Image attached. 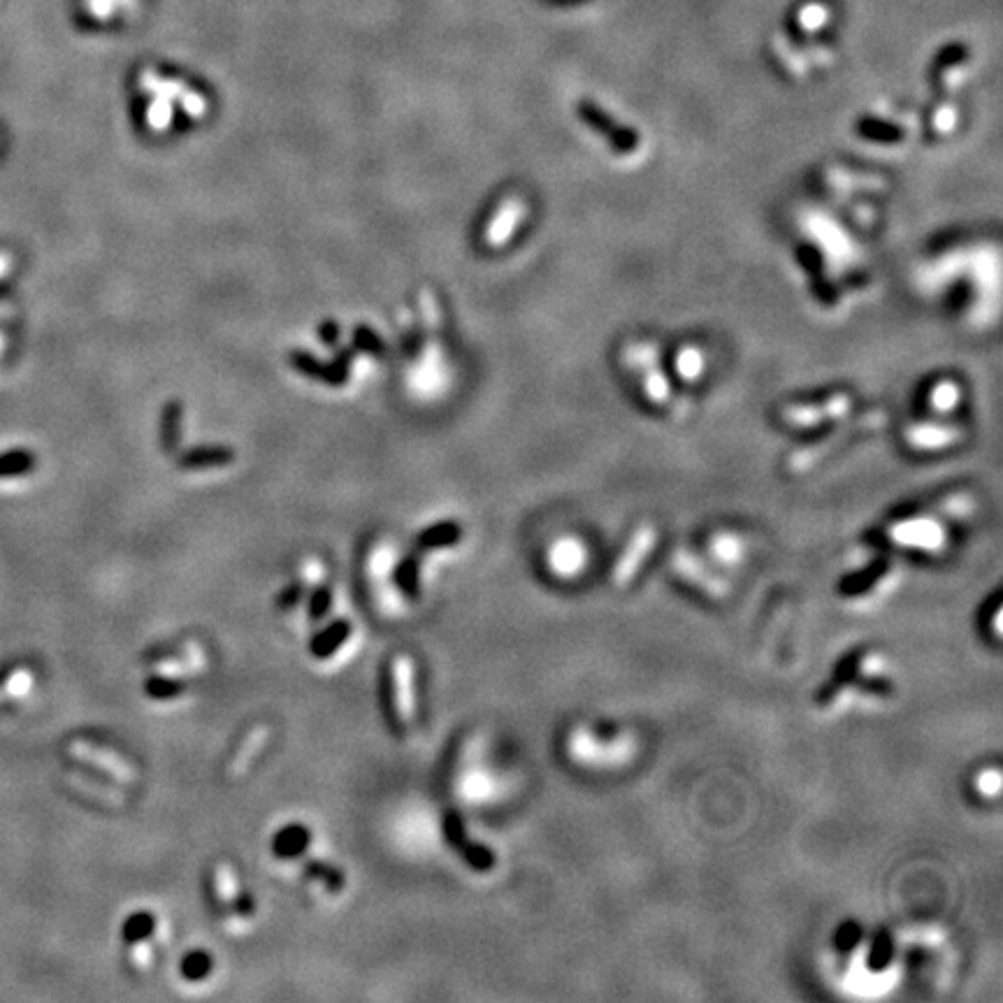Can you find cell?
<instances>
[{
	"label": "cell",
	"mask_w": 1003,
	"mask_h": 1003,
	"mask_svg": "<svg viewBox=\"0 0 1003 1003\" xmlns=\"http://www.w3.org/2000/svg\"><path fill=\"white\" fill-rule=\"evenodd\" d=\"M330 606H333V593H330V588H316L312 595V604H309V616L319 620L330 611Z\"/></svg>",
	"instance_id": "obj_29"
},
{
	"label": "cell",
	"mask_w": 1003,
	"mask_h": 1003,
	"mask_svg": "<svg viewBox=\"0 0 1003 1003\" xmlns=\"http://www.w3.org/2000/svg\"><path fill=\"white\" fill-rule=\"evenodd\" d=\"M268 736H270V730L265 725L254 727V730H251L247 736H244L240 750H237V753L233 755V760H230L228 769H226V776L230 778V781H235V778H240V776L247 774L249 764L254 762V757L258 753H261L263 746H265V741H268Z\"/></svg>",
	"instance_id": "obj_9"
},
{
	"label": "cell",
	"mask_w": 1003,
	"mask_h": 1003,
	"mask_svg": "<svg viewBox=\"0 0 1003 1003\" xmlns=\"http://www.w3.org/2000/svg\"><path fill=\"white\" fill-rule=\"evenodd\" d=\"M233 460V451L223 449V446H209V449H196L182 456V467H216L226 465Z\"/></svg>",
	"instance_id": "obj_15"
},
{
	"label": "cell",
	"mask_w": 1003,
	"mask_h": 1003,
	"mask_svg": "<svg viewBox=\"0 0 1003 1003\" xmlns=\"http://www.w3.org/2000/svg\"><path fill=\"white\" fill-rule=\"evenodd\" d=\"M144 690H147V695L149 697H154V699H170V697H177V695H182L184 692V683L182 681H177V678H172V676H156V678H151V681H147V685H144Z\"/></svg>",
	"instance_id": "obj_20"
},
{
	"label": "cell",
	"mask_w": 1003,
	"mask_h": 1003,
	"mask_svg": "<svg viewBox=\"0 0 1003 1003\" xmlns=\"http://www.w3.org/2000/svg\"><path fill=\"white\" fill-rule=\"evenodd\" d=\"M68 753L72 757H77V760L93 764V767L114 776L121 783H135L137 781V771L133 769V764L128 762L126 757L114 753V750H110V748L96 746V743H91V741H72L68 746Z\"/></svg>",
	"instance_id": "obj_2"
},
{
	"label": "cell",
	"mask_w": 1003,
	"mask_h": 1003,
	"mask_svg": "<svg viewBox=\"0 0 1003 1003\" xmlns=\"http://www.w3.org/2000/svg\"><path fill=\"white\" fill-rule=\"evenodd\" d=\"M897 128H892V126H887V124H880V121L876 119H869V121H862V133L864 135H869L873 137V140H883V142H894V140H899V133H894Z\"/></svg>",
	"instance_id": "obj_31"
},
{
	"label": "cell",
	"mask_w": 1003,
	"mask_h": 1003,
	"mask_svg": "<svg viewBox=\"0 0 1003 1003\" xmlns=\"http://www.w3.org/2000/svg\"><path fill=\"white\" fill-rule=\"evenodd\" d=\"M444 834H446V839H449L451 846L456 848L458 853L469 862V867H474L479 871H488V869L495 867L493 853H490L488 848L476 846V843L467 839L465 832H463V825H460V818L456 813H449L444 818Z\"/></svg>",
	"instance_id": "obj_6"
},
{
	"label": "cell",
	"mask_w": 1003,
	"mask_h": 1003,
	"mask_svg": "<svg viewBox=\"0 0 1003 1003\" xmlns=\"http://www.w3.org/2000/svg\"><path fill=\"white\" fill-rule=\"evenodd\" d=\"M388 704H391V718L398 732L409 730L416 718V697L414 665L407 655H395L388 665Z\"/></svg>",
	"instance_id": "obj_1"
},
{
	"label": "cell",
	"mask_w": 1003,
	"mask_h": 1003,
	"mask_svg": "<svg viewBox=\"0 0 1003 1003\" xmlns=\"http://www.w3.org/2000/svg\"><path fill=\"white\" fill-rule=\"evenodd\" d=\"M641 370H644L648 398H651L653 402H667L669 395H671V388H669V381L665 379V374H662L658 370V365H655V353L653 351L646 356V363L641 365Z\"/></svg>",
	"instance_id": "obj_14"
},
{
	"label": "cell",
	"mask_w": 1003,
	"mask_h": 1003,
	"mask_svg": "<svg viewBox=\"0 0 1003 1003\" xmlns=\"http://www.w3.org/2000/svg\"><path fill=\"white\" fill-rule=\"evenodd\" d=\"M349 634H351V625L346 623V620H337L335 625H330L326 632H321L319 637L312 641L309 651H312L314 658H328V655H333L337 648L342 646L346 639H349Z\"/></svg>",
	"instance_id": "obj_11"
},
{
	"label": "cell",
	"mask_w": 1003,
	"mask_h": 1003,
	"mask_svg": "<svg viewBox=\"0 0 1003 1003\" xmlns=\"http://www.w3.org/2000/svg\"><path fill=\"white\" fill-rule=\"evenodd\" d=\"M460 539V528L456 523H439L435 528L425 530L421 537H418V546L421 548H442L451 546Z\"/></svg>",
	"instance_id": "obj_17"
},
{
	"label": "cell",
	"mask_w": 1003,
	"mask_h": 1003,
	"mask_svg": "<svg viewBox=\"0 0 1003 1003\" xmlns=\"http://www.w3.org/2000/svg\"><path fill=\"white\" fill-rule=\"evenodd\" d=\"M356 346H358V349H365V351H372V353H379V351H381L379 339L374 337V333H367L365 328H360V330H358V335H356Z\"/></svg>",
	"instance_id": "obj_33"
},
{
	"label": "cell",
	"mask_w": 1003,
	"mask_h": 1003,
	"mask_svg": "<svg viewBox=\"0 0 1003 1003\" xmlns=\"http://www.w3.org/2000/svg\"><path fill=\"white\" fill-rule=\"evenodd\" d=\"M293 363L300 367V370H305L307 374H312V377H319L323 381H328V384H339L344 377L342 374H337V372H328L326 367H321L319 363H314L312 358L305 356V353H293Z\"/></svg>",
	"instance_id": "obj_26"
},
{
	"label": "cell",
	"mask_w": 1003,
	"mask_h": 1003,
	"mask_svg": "<svg viewBox=\"0 0 1003 1003\" xmlns=\"http://www.w3.org/2000/svg\"><path fill=\"white\" fill-rule=\"evenodd\" d=\"M305 590H307V586H305V583H302V581H300V583H295V586H293V588H288V590H286V593H284V595H281V597H279V602H277V606H279V609H281V611H291V609H293V606H298V602L302 600V595H305Z\"/></svg>",
	"instance_id": "obj_32"
},
{
	"label": "cell",
	"mask_w": 1003,
	"mask_h": 1003,
	"mask_svg": "<svg viewBox=\"0 0 1003 1003\" xmlns=\"http://www.w3.org/2000/svg\"><path fill=\"white\" fill-rule=\"evenodd\" d=\"M878 418H880V416H876V414H869V416H864V418H857V421H850L848 425H843V428H841V430H836V432H832V435H827V437H822V439H820V442H815V444H811V446H808V449H802V451H797V453H795V456H792V460H790V465H792V469H804V467H811V465L815 463V460H818V458H822V456H825V453H827L829 449H834V446H836V444H839V442H841V439H843V437H846V435H848V432H850V430H853V428H855V425H876V423H878Z\"/></svg>",
	"instance_id": "obj_7"
},
{
	"label": "cell",
	"mask_w": 1003,
	"mask_h": 1003,
	"mask_svg": "<svg viewBox=\"0 0 1003 1003\" xmlns=\"http://www.w3.org/2000/svg\"><path fill=\"white\" fill-rule=\"evenodd\" d=\"M579 114L588 126H593L595 131H600L604 137H609V140L616 144L620 151H634L639 147L637 131H634V128L618 124V121L613 119L611 114H606L600 105L588 103V100H581Z\"/></svg>",
	"instance_id": "obj_4"
},
{
	"label": "cell",
	"mask_w": 1003,
	"mask_h": 1003,
	"mask_svg": "<svg viewBox=\"0 0 1003 1003\" xmlns=\"http://www.w3.org/2000/svg\"><path fill=\"white\" fill-rule=\"evenodd\" d=\"M825 21H827V7L820 3H808L797 14V24L808 33L818 31V28L825 26Z\"/></svg>",
	"instance_id": "obj_22"
},
{
	"label": "cell",
	"mask_w": 1003,
	"mask_h": 1003,
	"mask_svg": "<svg viewBox=\"0 0 1003 1003\" xmlns=\"http://www.w3.org/2000/svg\"><path fill=\"white\" fill-rule=\"evenodd\" d=\"M307 873L312 878H319L323 880V883L328 885V890H342L344 887V876H342V871L335 869V867H330V864L326 862H309L307 864Z\"/></svg>",
	"instance_id": "obj_23"
},
{
	"label": "cell",
	"mask_w": 1003,
	"mask_h": 1003,
	"mask_svg": "<svg viewBox=\"0 0 1003 1003\" xmlns=\"http://www.w3.org/2000/svg\"><path fill=\"white\" fill-rule=\"evenodd\" d=\"M209 971H212V959H209V955H205V952H191V955L182 962V973L189 980L205 978Z\"/></svg>",
	"instance_id": "obj_24"
},
{
	"label": "cell",
	"mask_w": 1003,
	"mask_h": 1003,
	"mask_svg": "<svg viewBox=\"0 0 1003 1003\" xmlns=\"http://www.w3.org/2000/svg\"><path fill=\"white\" fill-rule=\"evenodd\" d=\"M955 124H957V112H955V107H952V105H941L934 112L932 126H934L936 133H943V135L950 133L952 128H955Z\"/></svg>",
	"instance_id": "obj_30"
},
{
	"label": "cell",
	"mask_w": 1003,
	"mask_h": 1003,
	"mask_svg": "<svg viewBox=\"0 0 1003 1003\" xmlns=\"http://www.w3.org/2000/svg\"><path fill=\"white\" fill-rule=\"evenodd\" d=\"M147 121L151 126L156 128V131H163L165 126L170 124L172 121V107H170V100L168 98H158L154 105L149 107V114H147Z\"/></svg>",
	"instance_id": "obj_28"
},
{
	"label": "cell",
	"mask_w": 1003,
	"mask_h": 1003,
	"mask_svg": "<svg viewBox=\"0 0 1003 1003\" xmlns=\"http://www.w3.org/2000/svg\"><path fill=\"white\" fill-rule=\"evenodd\" d=\"M35 467V460L28 451H7L0 453V479H17Z\"/></svg>",
	"instance_id": "obj_16"
},
{
	"label": "cell",
	"mask_w": 1003,
	"mask_h": 1003,
	"mask_svg": "<svg viewBox=\"0 0 1003 1003\" xmlns=\"http://www.w3.org/2000/svg\"><path fill=\"white\" fill-rule=\"evenodd\" d=\"M33 683V674L24 665H10L0 669V702L21 697Z\"/></svg>",
	"instance_id": "obj_10"
},
{
	"label": "cell",
	"mask_w": 1003,
	"mask_h": 1003,
	"mask_svg": "<svg viewBox=\"0 0 1003 1003\" xmlns=\"http://www.w3.org/2000/svg\"><path fill=\"white\" fill-rule=\"evenodd\" d=\"M850 395L846 393H836L832 398H825L820 402H808V404H790L781 411V418L790 425H799V428H808V425H818L822 421H829V418H841L850 409Z\"/></svg>",
	"instance_id": "obj_3"
},
{
	"label": "cell",
	"mask_w": 1003,
	"mask_h": 1003,
	"mask_svg": "<svg viewBox=\"0 0 1003 1003\" xmlns=\"http://www.w3.org/2000/svg\"><path fill=\"white\" fill-rule=\"evenodd\" d=\"M154 927H156V920H154V915H149V913H135L133 918H128L126 920V925H124V941L128 945H133V943H140V941H147V938L154 934Z\"/></svg>",
	"instance_id": "obj_18"
},
{
	"label": "cell",
	"mask_w": 1003,
	"mask_h": 1003,
	"mask_svg": "<svg viewBox=\"0 0 1003 1003\" xmlns=\"http://www.w3.org/2000/svg\"><path fill=\"white\" fill-rule=\"evenodd\" d=\"M179 421H182V409H179V404H170V407L165 409V421H163L165 449H175L177 446Z\"/></svg>",
	"instance_id": "obj_25"
},
{
	"label": "cell",
	"mask_w": 1003,
	"mask_h": 1003,
	"mask_svg": "<svg viewBox=\"0 0 1003 1003\" xmlns=\"http://www.w3.org/2000/svg\"><path fill=\"white\" fill-rule=\"evenodd\" d=\"M398 583L409 597H418V560L407 558L398 569Z\"/></svg>",
	"instance_id": "obj_27"
},
{
	"label": "cell",
	"mask_w": 1003,
	"mask_h": 1003,
	"mask_svg": "<svg viewBox=\"0 0 1003 1003\" xmlns=\"http://www.w3.org/2000/svg\"><path fill=\"white\" fill-rule=\"evenodd\" d=\"M307 846H309V832H307L305 827H300V825L286 827L284 832H281L277 836V839H274V843H272L274 853H277L279 857L302 855V853H305Z\"/></svg>",
	"instance_id": "obj_12"
},
{
	"label": "cell",
	"mask_w": 1003,
	"mask_h": 1003,
	"mask_svg": "<svg viewBox=\"0 0 1003 1003\" xmlns=\"http://www.w3.org/2000/svg\"><path fill=\"white\" fill-rule=\"evenodd\" d=\"M676 370L685 381H695L704 370V356L695 346H685L676 356Z\"/></svg>",
	"instance_id": "obj_19"
},
{
	"label": "cell",
	"mask_w": 1003,
	"mask_h": 1003,
	"mask_svg": "<svg viewBox=\"0 0 1003 1003\" xmlns=\"http://www.w3.org/2000/svg\"><path fill=\"white\" fill-rule=\"evenodd\" d=\"M929 402L936 411H950L959 402V388L952 381H941L929 393Z\"/></svg>",
	"instance_id": "obj_21"
},
{
	"label": "cell",
	"mask_w": 1003,
	"mask_h": 1003,
	"mask_svg": "<svg viewBox=\"0 0 1003 1003\" xmlns=\"http://www.w3.org/2000/svg\"><path fill=\"white\" fill-rule=\"evenodd\" d=\"M133 945H135V948H133V962H135V966H137V969H147L149 962H151L149 948H147V945H144V941L133 943Z\"/></svg>",
	"instance_id": "obj_34"
},
{
	"label": "cell",
	"mask_w": 1003,
	"mask_h": 1003,
	"mask_svg": "<svg viewBox=\"0 0 1003 1003\" xmlns=\"http://www.w3.org/2000/svg\"><path fill=\"white\" fill-rule=\"evenodd\" d=\"M214 894L219 904L228 908H235L237 899H240V887H237V880L228 864H216L214 867Z\"/></svg>",
	"instance_id": "obj_13"
},
{
	"label": "cell",
	"mask_w": 1003,
	"mask_h": 1003,
	"mask_svg": "<svg viewBox=\"0 0 1003 1003\" xmlns=\"http://www.w3.org/2000/svg\"><path fill=\"white\" fill-rule=\"evenodd\" d=\"M525 214H528V205H525L523 198L511 196L507 200H502L497 212L493 214V219L488 223L486 235H483L486 237L488 247L493 249L504 247V244L511 240V235L516 233V228L521 226Z\"/></svg>",
	"instance_id": "obj_5"
},
{
	"label": "cell",
	"mask_w": 1003,
	"mask_h": 1003,
	"mask_svg": "<svg viewBox=\"0 0 1003 1003\" xmlns=\"http://www.w3.org/2000/svg\"><path fill=\"white\" fill-rule=\"evenodd\" d=\"M959 437H962V432L948 428V425L920 423L906 430V442L915 449H943V446L955 444Z\"/></svg>",
	"instance_id": "obj_8"
}]
</instances>
